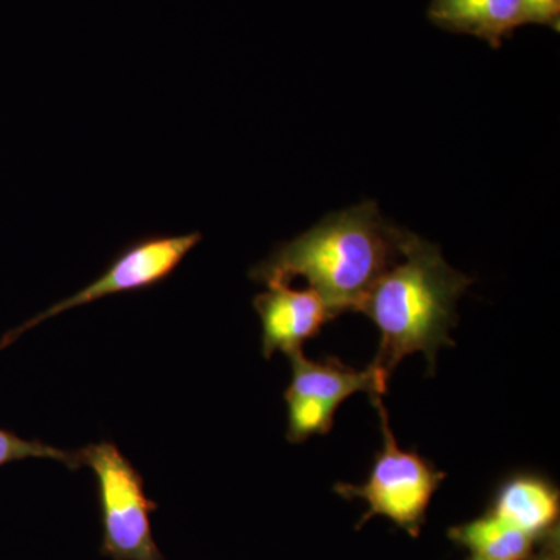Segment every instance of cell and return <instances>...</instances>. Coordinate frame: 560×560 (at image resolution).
Wrapping results in <instances>:
<instances>
[{
  "instance_id": "6da1fadb",
  "label": "cell",
  "mask_w": 560,
  "mask_h": 560,
  "mask_svg": "<svg viewBox=\"0 0 560 560\" xmlns=\"http://www.w3.org/2000/svg\"><path fill=\"white\" fill-rule=\"evenodd\" d=\"M407 235L383 219L374 201H364L282 243L250 268L249 278L268 287L304 278L337 315L360 312L378 279L401 259Z\"/></svg>"
},
{
  "instance_id": "7a4b0ae2",
  "label": "cell",
  "mask_w": 560,
  "mask_h": 560,
  "mask_svg": "<svg viewBox=\"0 0 560 560\" xmlns=\"http://www.w3.org/2000/svg\"><path fill=\"white\" fill-rule=\"evenodd\" d=\"M401 259L378 279L361 304L381 330V346L372 366L386 377L405 357L423 352L431 366L442 346H453L456 302L474 279L453 270L441 249L408 232Z\"/></svg>"
},
{
  "instance_id": "3957f363",
  "label": "cell",
  "mask_w": 560,
  "mask_h": 560,
  "mask_svg": "<svg viewBox=\"0 0 560 560\" xmlns=\"http://www.w3.org/2000/svg\"><path fill=\"white\" fill-rule=\"evenodd\" d=\"M381 416L383 448L375 456L370 478L363 485L338 482L335 492L346 500L360 499L368 512L359 528L375 515L389 518L411 537H419L425 525L427 510L434 492L444 481V471L434 469L418 452H404L389 427L388 412L382 396H371Z\"/></svg>"
},
{
  "instance_id": "277c9868",
  "label": "cell",
  "mask_w": 560,
  "mask_h": 560,
  "mask_svg": "<svg viewBox=\"0 0 560 560\" xmlns=\"http://www.w3.org/2000/svg\"><path fill=\"white\" fill-rule=\"evenodd\" d=\"M80 456L97 477L102 555L113 560H165L150 521L160 506L145 495L142 475L131 460L109 441L81 448Z\"/></svg>"
},
{
  "instance_id": "5b68a950",
  "label": "cell",
  "mask_w": 560,
  "mask_h": 560,
  "mask_svg": "<svg viewBox=\"0 0 560 560\" xmlns=\"http://www.w3.org/2000/svg\"><path fill=\"white\" fill-rule=\"evenodd\" d=\"M291 382L285 390L289 405L287 438L301 444L312 436H323L334 427L335 412L352 394L382 396L389 378L377 368L360 371L334 357L311 360L304 353H291Z\"/></svg>"
},
{
  "instance_id": "8992f818",
  "label": "cell",
  "mask_w": 560,
  "mask_h": 560,
  "mask_svg": "<svg viewBox=\"0 0 560 560\" xmlns=\"http://www.w3.org/2000/svg\"><path fill=\"white\" fill-rule=\"evenodd\" d=\"M201 241L200 232H191L184 235H147L132 242L119 256L114 257L101 278L3 335L0 349H5L11 342L16 341L24 331L72 308L92 304L110 294L149 290L160 285L171 278L180 261L186 259L187 254Z\"/></svg>"
},
{
  "instance_id": "52a82bcc",
  "label": "cell",
  "mask_w": 560,
  "mask_h": 560,
  "mask_svg": "<svg viewBox=\"0 0 560 560\" xmlns=\"http://www.w3.org/2000/svg\"><path fill=\"white\" fill-rule=\"evenodd\" d=\"M253 304L260 316L261 353L267 360L276 352H301L305 341L338 316L315 290H293L285 283L268 287Z\"/></svg>"
},
{
  "instance_id": "ba28073f",
  "label": "cell",
  "mask_w": 560,
  "mask_h": 560,
  "mask_svg": "<svg viewBox=\"0 0 560 560\" xmlns=\"http://www.w3.org/2000/svg\"><path fill=\"white\" fill-rule=\"evenodd\" d=\"M489 512L539 540L559 526V490L539 475H515L497 490Z\"/></svg>"
},
{
  "instance_id": "9c48e42d",
  "label": "cell",
  "mask_w": 560,
  "mask_h": 560,
  "mask_svg": "<svg viewBox=\"0 0 560 560\" xmlns=\"http://www.w3.org/2000/svg\"><path fill=\"white\" fill-rule=\"evenodd\" d=\"M429 20L453 33L477 36L500 49L523 25L522 0H431Z\"/></svg>"
},
{
  "instance_id": "30bf717a",
  "label": "cell",
  "mask_w": 560,
  "mask_h": 560,
  "mask_svg": "<svg viewBox=\"0 0 560 560\" xmlns=\"http://www.w3.org/2000/svg\"><path fill=\"white\" fill-rule=\"evenodd\" d=\"M448 537L467 548L471 556L488 560H526L537 544L534 537L492 512L464 525L453 526Z\"/></svg>"
},
{
  "instance_id": "8fae6325",
  "label": "cell",
  "mask_w": 560,
  "mask_h": 560,
  "mask_svg": "<svg viewBox=\"0 0 560 560\" xmlns=\"http://www.w3.org/2000/svg\"><path fill=\"white\" fill-rule=\"evenodd\" d=\"M27 458H47L65 464L70 470L83 467L79 452H66L38 440H22L11 431L0 429V467Z\"/></svg>"
},
{
  "instance_id": "7c38bea8",
  "label": "cell",
  "mask_w": 560,
  "mask_h": 560,
  "mask_svg": "<svg viewBox=\"0 0 560 560\" xmlns=\"http://www.w3.org/2000/svg\"><path fill=\"white\" fill-rule=\"evenodd\" d=\"M523 25H547L559 32L560 0H522Z\"/></svg>"
},
{
  "instance_id": "4fadbf2b",
  "label": "cell",
  "mask_w": 560,
  "mask_h": 560,
  "mask_svg": "<svg viewBox=\"0 0 560 560\" xmlns=\"http://www.w3.org/2000/svg\"><path fill=\"white\" fill-rule=\"evenodd\" d=\"M526 560H560L559 526L537 540L536 548Z\"/></svg>"
},
{
  "instance_id": "5bb4252c",
  "label": "cell",
  "mask_w": 560,
  "mask_h": 560,
  "mask_svg": "<svg viewBox=\"0 0 560 560\" xmlns=\"http://www.w3.org/2000/svg\"><path fill=\"white\" fill-rule=\"evenodd\" d=\"M469 560H488V559H481V558H477V556H470Z\"/></svg>"
}]
</instances>
